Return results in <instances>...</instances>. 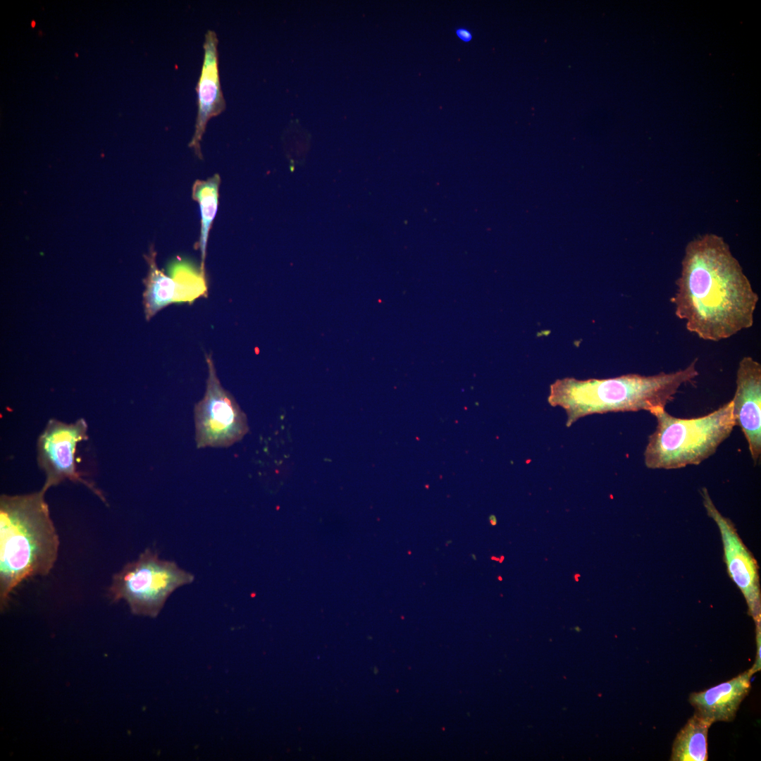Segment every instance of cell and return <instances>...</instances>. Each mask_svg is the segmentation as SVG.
<instances>
[{
    "mask_svg": "<svg viewBox=\"0 0 761 761\" xmlns=\"http://www.w3.org/2000/svg\"><path fill=\"white\" fill-rule=\"evenodd\" d=\"M43 490L0 497V600L1 608L23 581L49 574L59 538Z\"/></svg>",
    "mask_w": 761,
    "mask_h": 761,
    "instance_id": "3",
    "label": "cell"
},
{
    "mask_svg": "<svg viewBox=\"0 0 761 761\" xmlns=\"http://www.w3.org/2000/svg\"><path fill=\"white\" fill-rule=\"evenodd\" d=\"M736 390L732 400L735 426L741 428L756 464L761 455V364L743 357L736 371Z\"/></svg>",
    "mask_w": 761,
    "mask_h": 761,
    "instance_id": "10",
    "label": "cell"
},
{
    "mask_svg": "<svg viewBox=\"0 0 761 761\" xmlns=\"http://www.w3.org/2000/svg\"><path fill=\"white\" fill-rule=\"evenodd\" d=\"M489 519H490V523L491 524V525L495 526V525L497 524V519H496L495 516H493V515L490 516Z\"/></svg>",
    "mask_w": 761,
    "mask_h": 761,
    "instance_id": "17",
    "label": "cell"
},
{
    "mask_svg": "<svg viewBox=\"0 0 761 761\" xmlns=\"http://www.w3.org/2000/svg\"><path fill=\"white\" fill-rule=\"evenodd\" d=\"M156 253L150 249L145 259L149 266L144 280L143 306L145 318L151 319L158 311L174 303L192 304L208 292L206 273L197 271L190 265L179 264L171 276L160 270L156 262Z\"/></svg>",
    "mask_w": 761,
    "mask_h": 761,
    "instance_id": "9",
    "label": "cell"
},
{
    "mask_svg": "<svg viewBox=\"0 0 761 761\" xmlns=\"http://www.w3.org/2000/svg\"><path fill=\"white\" fill-rule=\"evenodd\" d=\"M471 557H472V559L474 560H476V557L475 554H471Z\"/></svg>",
    "mask_w": 761,
    "mask_h": 761,
    "instance_id": "18",
    "label": "cell"
},
{
    "mask_svg": "<svg viewBox=\"0 0 761 761\" xmlns=\"http://www.w3.org/2000/svg\"><path fill=\"white\" fill-rule=\"evenodd\" d=\"M749 669L710 688L691 693L689 702L694 714L710 722H731L751 689Z\"/></svg>",
    "mask_w": 761,
    "mask_h": 761,
    "instance_id": "12",
    "label": "cell"
},
{
    "mask_svg": "<svg viewBox=\"0 0 761 761\" xmlns=\"http://www.w3.org/2000/svg\"><path fill=\"white\" fill-rule=\"evenodd\" d=\"M87 431V424L83 419L73 423L56 419L48 421L37 443V464L46 476L42 488L44 492L68 479L83 483L105 502L101 493L77 471L76 447L79 442L88 438Z\"/></svg>",
    "mask_w": 761,
    "mask_h": 761,
    "instance_id": "7",
    "label": "cell"
},
{
    "mask_svg": "<svg viewBox=\"0 0 761 761\" xmlns=\"http://www.w3.org/2000/svg\"><path fill=\"white\" fill-rule=\"evenodd\" d=\"M220 175L217 173L206 180H197L192 186V197L199 206L201 214L200 235L198 247L201 252L200 270L205 273V259L209 231L218 208Z\"/></svg>",
    "mask_w": 761,
    "mask_h": 761,
    "instance_id": "14",
    "label": "cell"
},
{
    "mask_svg": "<svg viewBox=\"0 0 761 761\" xmlns=\"http://www.w3.org/2000/svg\"><path fill=\"white\" fill-rule=\"evenodd\" d=\"M755 624L757 650L755 663L749 669L753 675L759 672L761 669V621L756 622Z\"/></svg>",
    "mask_w": 761,
    "mask_h": 761,
    "instance_id": "15",
    "label": "cell"
},
{
    "mask_svg": "<svg viewBox=\"0 0 761 761\" xmlns=\"http://www.w3.org/2000/svg\"><path fill=\"white\" fill-rule=\"evenodd\" d=\"M451 542H452L451 540H448V541H447V543H446V545H447L448 543H450Z\"/></svg>",
    "mask_w": 761,
    "mask_h": 761,
    "instance_id": "19",
    "label": "cell"
},
{
    "mask_svg": "<svg viewBox=\"0 0 761 761\" xmlns=\"http://www.w3.org/2000/svg\"><path fill=\"white\" fill-rule=\"evenodd\" d=\"M712 724L693 714L677 734L671 761L708 760V731Z\"/></svg>",
    "mask_w": 761,
    "mask_h": 761,
    "instance_id": "13",
    "label": "cell"
},
{
    "mask_svg": "<svg viewBox=\"0 0 761 761\" xmlns=\"http://www.w3.org/2000/svg\"><path fill=\"white\" fill-rule=\"evenodd\" d=\"M455 35L457 38L463 42L468 43L473 39V35L471 32L466 27H458L455 30Z\"/></svg>",
    "mask_w": 761,
    "mask_h": 761,
    "instance_id": "16",
    "label": "cell"
},
{
    "mask_svg": "<svg viewBox=\"0 0 761 761\" xmlns=\"http://www.w3.org/2000/svg\"><path fill=\"white\" fill-rule=\"evenodd\" d=\"M697 363L695 359L682 369L652 376L629 373L605 379H557L550 387L547 401L565 410L567 426L593 414L641 410L650 413L665 409L680 387L699 375Z\"/></svg>",
    "mask_w": 761,
    "mask_h": 761,
    "instance_id": "2",
    "label": "cell"
},
{
    "mask_svg": "<svg viewBox=\"0 0 761 761\" xmlns=\"http://www.w3.org/2000/svg\"><path fill=\"white\" fill-rule=\"evenodd\" d=\"M676 285L675 315L699 338L718 342L753 326L759 296L722 237L687 244Z\"/></svg>",
    "mask_w": 761,
    "mask_h": 761,
    "instance_id": "1",
    "label": "cell"
},
{
    "mask_svg": "<svg viewBox=\"0 0 761 761\" xmlns=\"http://www.w3.org/2000/svg\"><path fill=\"white\" fill-rule=\"evenodd\" d=\"M194 579L175 562L147 548L113 575L108 594L114 602L125 600L135 614L156 617L170 595Z\"/></svg>",
    "mask_w": 761,
    "mask_h": 761,
    "instance_id": "5",
    "label": "cell"
},
{
    "mask_svg": "<svg viewBox=\"0 0 761 761\" xmlns=\"http://www.w3.org/2000/svg\"><path fill=\"white\" fill-rule=\"evenodd\" d=\"M218 44L216 33L207 30L203 44L202 68L195 88L197 94L195 128L189 143V147L199 159H202L201 142L208 122L223 113L226 107L219 76Z\"/></svg>",
    "mask_w": 761,
    "mask_h": 761,
    "instance_id": "11",
    "label": "cell"
},
{
    "mask_svg": "<svg viewBox=\"0 0 761 761\" xmlns=\"http://www.w3.org/2000/svg\"><path fill=\"white\" fill-rule=\"evenodd\" d=\"M650 414L657 426L648 437L643 454L645 465L650 469L700 464L715 453L735 426L732 400L696 418H677L663 408Z\"/></svg>",
    "mask_w": 761,
    "mask_h": 761,
    "instance_id": "4",
    "label": "cell"
},
{
    "mask_svg": "<svg viewBox=\"0 0 761 761\" xmlns=\"http://www.w3.org/2000/svg\"><path fill=\"white\" fill-rule=\"evenodd\" d=\"M707 514L716 523L722 540L727 571L743 594L748 613L754 622L761 621V593L758 565L743 543L732 521L717 509L706 488L700 490Z\"/></svg>",
    "mask_w": 761,
    "mask_h": 761,
    "instance_id": "8",
    "label": "cell"
},
{
    "mask_svg": "<svg viewBox=\"0 0 761 761\" xmlns=\"http://www.w3.org/2000/svg\"><path fill=\"white\" fill-rule=\"evenodd\" d=\"M205 357L206 390L194 408L196 447H228L248 432L247 416L234 397L222 386L211 355Z\"/></svg>",
    "mask_w": 761,
    "mask_h": 761,
    "instance_id": "6",
    "label": "cell"
}]
</instances>
